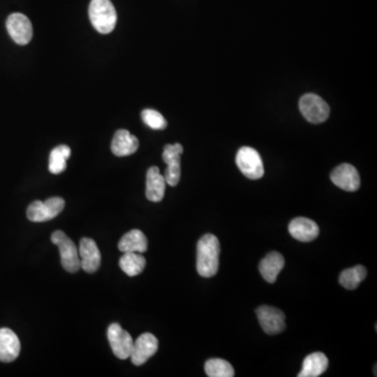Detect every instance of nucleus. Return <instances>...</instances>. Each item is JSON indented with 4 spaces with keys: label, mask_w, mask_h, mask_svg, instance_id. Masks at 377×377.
<instances>
[{
    "label": "nucleus",
    "mask_w": 377,
    "mask_h": 377,
    "mask_svg": "<svg viewBox=\"0 0 377 377\" xmlns=\"http://www.w3.org/2000/svg\"><path fill=\"white\" fill-rule=\"evenodd\" d=\"M220 243L217 237L206 234L197 243V260L196 269L204 278H211L219 269Z\"/></svg>",
    "instance_id": "nucleus-1"
},
{
    "label": "nucleus",
    "mask_w": 377,
    "mask_h": 377,
    "mask_svg": "<svg viewBox=\"0 0 377 377\" xmlns=\"http://www.w3.org/2000/svg\"><path fill=\"white\" fill-rule=\"evenodd\" d=\"M88 14L91 25L101 34H109L117 25V11L110 0H91Z\"/></svg>",
    "instance_id": "nucleus-2"
},
{
    "label": "nucleus",
    "mask_w": 377,
    "mask_h": 377,
    "mask_svg": "<svg viewBox=\"0 0 377 377\" xmlns=\"http://www.w3.org/2000/svg\"><path fill=\"white\" fill-rule=\"evenodd\" d=\"M51 240L58 246L63 269L69 272H77L81 269L77 246L65 233L62 231H56L52 235Z\"/></svg>",
    "instance_id": "nucleus-3"
},
{
    "label": "nucleus",
    "mask_w": 377,
    "mask_h": 377,
    "mask_svg": "<svg viewBox=\"0 0 377 377\" xmlns=\"http://www.w3.org/2000/svg\"><path fill=\"white\" fill-rule=\"evenodd\" d=\"M298 106L303 117L313 124L324 123L330 115L328 104L315 93H306L303 95Z\"/></svg>",
    "instance_id": "nucleus-4"
},
{
    "label": "nucleus",
    "mask_w": 377,
    "mask_h": 377,
    "mask_svg": "<svg viewBox=\"0 0 377 377\" xmlns=\"http://www.w3.org/2000/svg\"><path fill=\"white\" fill-rule=\"evenodd\" d=\"M65 207V202L61 197L49 198L47 202H32L27 210L28 219L33 222H45L54 219Z\"/></svg>",
    "instance_id": "nucleus-5"
},
{
    "label": "nucleus",
    "mask_w": 377,
    "mask_h": 377,
    "mask_svg": "<svg viewBox=\"0 0 377 377\" xmlns=\"http://www.w3.org/2000/svg\"><path fill=\"white\" fill-rule=\"evenodd\" d=\"M236 163L243 175L250 180H260L265 175L262 158L254 148H240L236 156Z\"/></svg>",
    "instance_id": "nucleus-6"
},
{
    "label": "nucleus",
    "mask_w": 377,
    "mask_h": 377,
    "mask_svg": "<svg viewBox=\"0 0 377 377\" xmlns=\"http://www.w3.org/2000/svg\"><path fill=\"white\" fill-rule=\"evenodd\" d=\"M108 337L111 349L120 359H127L134 348V339L128 331L124 330L119 324H111L108 327Z\"/></svg>",
    "instance_id": "nucleus-7"
},
{
    "label": "nucleus",
    "mask_w": 377,
    "mask_h": 377,
    "mask_svg": "<svg viewBox=\"0 0 377 377\" xmlns=\"http://www.w3.org/2000/svg\"><path fill=\"white\" fill-rule=\"evenodd\" d=\"M184 152V148L180 144L166 145L163 148V160L167 163L165 172L166 182L169 186H178L180 180V156Z\"/></svg>",
    "instance_id": "nucleus-8"
},
{
    "label": "nucleus",
    "mask_w": 377,
    "mask_h": 377,
    "mask_svg": "<svg viewBox=\"0 0 377 377\" xmlns=\"http://www.w3.org/2000/svg\"><path fill=\"white\" fill-rule=\"evenodd\" d=\"M6 30L11 38L19 45H25L32 40L33 25L30 19L21 13L11 14L6 19Z\"/></svg>",
    "instance_id": "nucleus-9"
},
{
    "label": "nucleus",
    "mask_w": 377,
    "mask_h": 377,
    "mask_svg": "<svg viewBox=\"0 0 377 377\" xmlns=\"http://www.w3.org/2000/svg\"><path fill=\"white\" fill-rule=\"evenodd\" d=\"M256 313L259 323L267 335H278L284 330L285 315L280 309L263 305L257 309Z\"/></svg>",
    "instance_id": "nucleus-10"
},
{
    "label": "nucleus",
    "mask_w": 377,
    "mask_h": 377,
    "mask_svg": "<svg viewBox=\"0 0 377 377\" xmlns=\"http://www.w3.org/2000/svg\"><path fill=\"white\" fill-rule=\"evenodd\" d=\"M158 349V341L152 333H143L134 343L130 359L135 366H141L156 354Z\"/></svg>",
    "instance_id": "nucleus-11"
},
{
    "label": "nucleus",
    "mask_w": 377,
    "mask_h": 377,
    "mask_svg": "<svg viewBox=\"0 0 377 377\" xmlns=\"http://www.w3.org/2000/svg\"><path fill=\"white\" fill-rule=\"evenodd\" d=\"M331 180L335 186L344 191H357L361 186V178L359 172L350 163H342L337 166L330 174Z\"/></svg>",
    "instance_id": "nucleus-12"
},
{
    "label": "nucleus",
    "mask_w": 377,
    "mask_h": 377,
    "mask_svg": "<svg viewBox=\"0 0 377 377\" xmlns=\"http://www.w3.org/2000/svg\"><path fill=\"white\" fill-rule=\"evenodd\" d=\"M80 262L84 272L93 274L99 269L101 265V253L95 240L83 238L79 248Z\"/></svg>",
    "instance_id": "nucleus-13"
},
{
    "label": "nucleus",
    "mask_w": 377,
    "mask_h": 377,
    "mask_svg": "<svg viewBox=\"0 0 377 377\" xmlns=\"http://www.w3.org/2000/svg\"><path fill=\"white\" fill-rule=\"evenodd\" d=\"M289 234L302 243H311L320 234L319 226L309 218L298 217L291 220L289 226Z\"/></svg>",
    "instance_id": "nucleus-14"
},
{
    "label": "nucleus",
    "mask_w": 377,
    "mask_h": 377,
    "mask_svg": "<svg viewBox=\"0 0 377 377\" xmlns=\"http://www.w3.org/2000/svg\"><path fill=\"white\" fill-rule=\"evenodd\" d=\"M21 344L14 331L8 328L0 329V361L12 363L21 353Z\"/></svg>",
    "instance_id": "nucleus-15"
},
{
    "label": "nucleus",
    "mask_w": 377,
    "mask_h": 377,
    "mask_svg": "<svg viewBox=\"0 0 377 377\" xmlns=\"http://www.w3.org/2000/svg\"><path fill=\"white\" fill-rule=\"evenodd\" d=\"M139 149V139L128 130L120 129L115 132L111 143V151L117 156H128Z\"/></svg>",
    "instance_id": "nucleus-16"
},
{
    "label": "nucleus",
    "mask_w": 377,
    "mask_h": 377,
    "mask_svg": "<svg viewBox=\"0 0 377 377\" xmlns=\"http://www.w3.org/2000/svg\"><path fill=\"white\" fill-rule=\"evenodd\" d=\"M166 180L158 167L149 168L146 178V197L152 202H162L166 191Z\"/></svg>",
    "instance_id": "nucleus-17"
},
{
    "label": "nucleus",
    "mask_w": 377,
    "mask_h": 377,
    "mask_svg": "<svg viewBox=\"0 0 377 377\" xmlns=\"http://www.w3.org/2000/svg\"><path fill=\"white\" fill-rule=\"evenodd\" d=\"M284 265L285 260L282 255L278 252H272L261 260L259 270H260L261 276L265 281L269 283H274L281 270L284 267Z\"/></svg>",
    "instance_id": "nucleus-18"
},
{
    "label": "nucleus",
    "mask_w": 377,
    "mask_h": 377,
    "mask_svg": "<svg viewBox=\"0 0 377 377\" xmlns=\"http://www.w3.org/2000/svg\"><path fill=\"white\" fill-rule=\"evenodd\" d=\"M329 361L326 355L321 352H315L305 357L302 370L298 377H318L323 374L328 368Z\"/></svg>",
    "instance_id": "nucleus-19"
},
{
    "label": "nucleus",
    "mask_w": 377,
    "mask_h": 377,
    "mask_svg": "<svg viewBox=\"0 0 377 377\" xmlns=\"http://www.w3.org/2000/svg\"><path fill=\"white\" fill-rule=\"evenodd\" d=\"M119 250L123 253L132 252L143 254L148 250L147 237L141 231H130L127 234L124 235L120 240Z\"/></svg>",
    "instance_id": "nucleus-20"
},
{
    "label": "nucleus",
    "mask_w": 377,
    "mask_h": 377,
    "mask_svg": "<svg viewBox=\"0 0 377 377\" xmlns=\"http://www.w3.org/2000/svg\"><path fill=\"white\" fill-rule=\"evenodd\" d=\"M120 267L129 277H135L141 274L146 267V259L139 253H124L120 259Z\"/></svg>",
    "instance_id": "nucleus-21"
},
{
    "label": "nucleus",
    "mask_w": 377,
    "mask_h": 377,
    "mask_svg": "<svg viewBox=\"0 0 377 377\" xmlns=\"http://www.w3.org/2000/svg\"><path fill=\"white\" fill-rule=\"evenodd\" d=\"M71 148L60 145L54 148L50 156L49 169L53 174H60L66 169V161L71 158Z\"/></svg>",
    "instance_id": "nucleus-22"
},
{
    "label": "nucleus",
    "mask_w": 377,
    "mask_h": 377,
    "mask_svg": "<svg viewBox=\"0 0 377 377\" xmlns=\"http://www.w3.org/2000/svg\"><path fill=\"white\" fill-rule=\"evenodd\" d=\"M366 277H367L366 267L363 265H356V267L342 272L339 279L340 284L345 287L346 289L352 291L359 286V283L364 281Z\"/></svg>",
    "instance_id": "nucleus-23"
},
{
    "label": "nucleus",
    "mask_w": 377,
    "mask_h": 377,
    "mask_svg": "<svg viewBox=\"0 0 377 377\" xmlns=\"http://www.w3.org/2000/svg\"><path fill=\"white\" fill-rule=\"evenodd\" d=\"M207 376L210 377H233L234 368L228 361L221 359H211L204 365Z\"/></svg>",
    "instance_id": "nucleus-24"
},
{
    "label": "nucleus",
    "mask_w": 377,
    "mask_h": 377,
    "mask_svg": "<svg viewBox=\"0 0 377 377\" xmlns=\"http://www.w3.org/2000/svg\"><path fill=\"white\" fill-rule=\"evenodd\" d=\"M141 119H143L144 123L149 126L152 129L163 130L168 125L165 117L158 111L153 110V109H145V110H143Z\"/></svg>",
    "instance_id": "nucleus-25"
}]
</instances>
